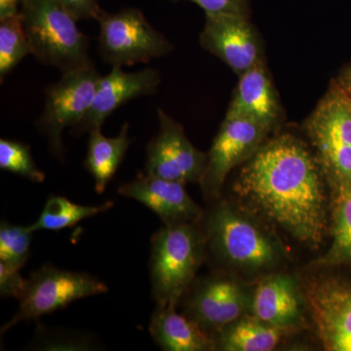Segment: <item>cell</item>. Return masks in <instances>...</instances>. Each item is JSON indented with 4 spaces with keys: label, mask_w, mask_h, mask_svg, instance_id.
<instances>
[{
    "label": "cell",
    "mask_w": 351,
    "mask_h": 351,
    "mask_svg": "<svg viewBox=\"0 0 351 351\" xmlns=\"http://www.w3.org/2000/svg\"><path fill=\"white\" fill-rule=\"evenodd\" d=\"M319 161L299 138L282 135L249 159L234 191L252 211L292 239L318 248L327 228V196Z\"/></svg>",
    "instance_id": "obj_1"
},
{
    "label": "cell",
    "mask_w": 351,
    "mask_h": 351,
    "mask_svg": "<svg viewBox=\"0 0 351 351\" xmlns=\"http://www.w3.org/2000/svg\"><path fill=\"white\" fill-rule=\"evenodd\" d=\"M20 14L39 63L62 73L93 66L87 36L58 0H21Z\"/></svg>",
    "instance_id": "obj_2"
},
{
    "label": "cell",
    "mask_w": 351,
    "mask_h": 351,
    "mask_svg": "<svg viewBox=\"0 0 351 351\" xmlns=\"http://www.w3.org/2000/svg\"><path fill=\"white\" fill-rule=\"evenodd\" d=\"M206 237L195 223L164 226L152 239V297L176 306L193 284L205 257Z\"/></svg>",
    "instance_id": "obj_3"
},
{
    "label": "cell",
    "mask_w": 351,
    "mask_h": 351,
    "mask_svg": "<svg viewBox=\"0 0 351 351\" xmlns=\"http://www.w3.org/2000/svg\"><path fill=\"white\" fill-rule=\"evenodd\" d=\"M206 230L215 255L232 267L258 272L282 262L285 252L278 239L230 205H219L212 212Z\"/></svg>",
    "instance_id": "obj_4"
},
{
    "label": "cell",
    "mask_w": 351,
    "mask_h": 351,
    "mask_svg": "<svg viewBox=\"0 0 351 351\" xmlns=\"http://www.w3.org/2000/svg\"><path fill=\"white\" fill-rule=\"evenodd\" d=\"M99 23V52L112 66L149 63L172 52V43L156 31L137 8L101 12Z\"/></svg>",
    "instance_id": "obj_5"
},
{
    "label": "cell",
    "mask_w": 351,
    "mask_h": 351,
    "mask_svg": "<svg viewBox=\"0 0 351 351\" xmlns=\"http://www.w3.org/2000/svg\"><path fill=\"white\" fill-rule=\"evenodd\" d=\"M101 76L93 64L62 73L60 80L44 90V108L36 126L47 141L51 154L60 160L64 157V131L75 128L84 119Z\"/></svg>",
    "instance_id": "obj_6"
},
{
    "label": "cell",
    "mask_w": 351,
    "mask_h": 351,
    "mask_svg": "<svg viewBox=\"0 0 351 351\" xmlns=\"http://www.w3.org/2000/svg\"><path fill=\"white\" fill-rule=\"evenodd\" d=\"M108 286L86 272H73L44 265L27 279L20 306L12 319L1 328V334L21 321L36 320L45 314L63 309L71 302L105 294Z\"/></svg>",
    "instance_id": "obj_7"
},
{
    "label": "cell",
    "mask_w": 351,
    "mask_h": 351,
    "mask_svg": "<svg viewBox=\"0 0 351 351\" xmlns=\"http://www.w3.org/2000/svg\"><path fill=\"white\" fill-rule=\"evenodd\" d=\"M158 132L147 147L145 173L170 181L201 182L207 154L196 149L184 128L163 110H157Z\"/></svg>",
    "instance_id": "obj_8"
},
{
    "label": "cell",
    "mask_w": 351,
    "mask_h": 351,
    "mask_svg": "<svg viewBox=\"0 0 351 351\" xmlns=\"http://www.w3.org/2000/svg\"><path fill=\"white\" fill-rule=\"evenodd\" d=\"M302 291L323 348L351 351V282L332 277L313 279Z\"/></svg>",
    "instance_id": "obj_9"
},
{
    "label": "cell",
    "mask_w": 351,
    "mask_h": 351,
    "mask_svg": "<svg viewBox=\"0 0 351 351\" xmlns=\"http://www.w3.org/2000/svg\"><path fill=\"white\" fill-rule=\"evenodd\" d=\"M267 133L248 117L226 114L207 154L206 169L200 182L205 195L218 196L230 171L258 151Z\"/></svg>",
    "instance_id": "obj_10"
},
{
    "label": "cell",
    "mask_w": 351,
    "mask_h": 351,
    "mask_svg": "<svg viewBox=\"0 0 351 351\" xmlns=\"http://www.w3.org/2000/svg\"><path fill=\"white\" fill-rule=\"evenodd\" d=\"M200 45L241 75L263 62L260 36L248 18L205 15Z\"/></svg>",
    "instance_id": "obj_11"
},
{
    "label": "cell",
    "mask_w": 351,
    "mask_h": 351,
    "mask_svg": "<svg viewBox=\"0 0 351 351\" xmlns=\"http://www.w3.org/2000/svg\"><path fill=\"white\" fill-rule=\"evenodd\" d=\"M160 83V73L156 69L127 73L119 66H113L108 75L101 76L91 108L80 123L71 129V133L82 135L101 129L115 110L135 99L156 94Z\"/></svg>",
    "instance_id": "obj_12"
},
{
    "label": "cell",
    "mask_w": 351,
    "mask_h": 351,
    "mask_svg": "<svg viewBox=\"0 0 351 351\" xmlns=\"http://www.w3.org/2000/svg\"><path fill=\"white\" fill-rule=\"evenodd\" d=\"M250 291L235 279L212 276L198 281L189 295V318L204 331H219L250 311Z\"/></svg>",
    "instance_id": "obj_13"
},
{
    "label": "cell",
    "mask_w": 351,
    "mask_h": 351,
    "mask_svg": "<svg viewBox=\"0 0 351 351\" xmlns=\"http://www.w3.org/2000/svg\"><path fill=\"white\" fill-rule=\"evenodd\" d=\"M117 191L149 208L164 226L196 223L203 216L202 209L186 193L182 182L144 173L120 186Z\"/></svg>",
    "instance_id": "obj_14"
},
{
    "label": "cell",
    "mask_w": 351,
    "mask_h": 351,
    "mask_svg": "<svg viewBox=\"0 0 351 351\" xmlns=\"http://www.w3.org/2000/svg\"><path fill=\"white\" fill-rule=\"evenodd\" d=\"M306 311L302 286L290 274L267 276L252 292L249 314L274 326L295 331L304 322Z\"/></svg>",
    "instance_id": "obj_15"
},
{
    "label": "cell",
    "mask_w": 351,
    "mask_h": 351,
    "mask_svg": "<svg viewBox=\"0 0 351 351\" xmlns=\"http://www.w3.org/2000/svg\"><path fill=\"white\" fill-rule=\"evenodd\" d=\"M239 77L226 114L248 117L269 132L280 119L281 108L263 61Z\"/></svg>",
    "instance_id": "obj_16"
},
{
    "label": "cell",
    "mask_w": 351,
    "mask_h": 351,
    "mask_svg": "<svg viewBox=\"0 0 351 351\" xmlns=\"http://www.w3.org/2000/svg\"><path fill=\"white\" fill-rule=\"evenodd\" d=\"M306 129L318 152L351 145V99L343 88H330L307 120Z\"/></svg>",
    "instance_id": "obj_17"
},
{
    "label": "cell",
    "mask_w": 351,
    "mask_h": 351,
    "mask_svg": "<svg viewBox=\"0 0 351 351\" xmlns=\"http://www.w3.org/2000/svg\"><path fill=\"white\" fill-rule=\"evenodd\" d=\"M175 307L157 304L152 314L149 332L156 345L167 351L216 350L214 339L195 321L178 313Z\"/></svg>",
    "instance_id": "obj_18"
},
{
    "label": "cell",
    "mask_w": 351,
    "mask_h": 351,
    "mask_svg": "<svg viewBox=\"0 0 351 351\" xmlns=\"http://www.w3.org/2000/svg\"><path fill=\"white\" fill-rule=\"evenodd\" d=\"M129 129L130 124L124 123L119 135L113 138L104 136L101 129L90 132L84 166L93 177L97 193L106 191L123 161L132 144Z\"/></svg>",
    "instance_id": "obj_19"
},
{
    "label": "cell",
    "mask_w": 351,
    "mask_h": 351,
    "mask_svg": "<svg viewBox=\"0 0 351 351\" xmlns=\"http://www.w3.org/2000/svg\"><path fill=\"white\" fill-rule=\"evenodd\" d=\"M294 332L263 322L251 314L219 330L215 346L225 351H271L286 335Z\"/></svg>",
    "instance_id": "obj_20"
},
{
    "label": "cell",
    "mask_w": 351,
    "mask_h": 351,
    "mask_svg": "<svg viewBox=\"0 0 351 351\" xmlns=\"http://www.w3.org/2000/svg\"><path fill=\"white\" fill-rule=\"evenodd\" d=\"M337 195L332 208V244L317 267L351 263V181H336Z\"/></svg>",
    "instance_id": "obj_21"
},
{
    "label": "cell",
    "mask_w": 351,
    "mask_h": 351,
    "mask_svg": "<svg viewBox=\"0 0 351 351\" xmlns=\"http://www.w3.org/2000/svg\"><path fill=\"white\" fill-rule=\"evenodd\" d=\"M112 207V201H107L101 205L86 206L76 204L62 196L51 195L38 219L29 226L32 232L38 230L60 232L77 225L83 219L104 213Z\"/></svg>",
    "instance_id": "obj_22"
},
{
    "label": "cell",
    "mask_w": 351,
    "mask_h": 351,
    "mask_svg": "<svg viewBox=\"0 0 351 351\" xmlns=\"http://www.w3.org/2000/svg\"><path fill=\"white\" fill-rule=\"evenodd\" d=\"M32 55L31 45L25 34L21 14L0 20V80Z\"/></svg>",
    "instance_id": "obj_23"
},
{
    "label": "cell",
    "mask_w": 351,
    "mask_h": 351,
    "mask_svg": "<svg viewBox=\"0 0 351 351\" xmlns=\"http://www.w3.org/2000/svg\"><path fill=\"white\" fill-rule=\"evenodd\" d=\"M0 169L21 176L32 182L45 181V173L39 169L34 162L29 145L18 141L0 140Z\"/></svg>",
    "instance_id": "obj_24"
},
{
    "label": "cell",
    "mask_w": 351,
    "mask_h": 351,
    "mask_svg": "<svg viewBox=\"0 0 351 351\" xmlns=\"http://www.w3.org/2000/svg\"><path fill=\"white\" fill-rule=\"evenodd\" d=\"M32 232L29 226L2 221L0 225V261L22 269L29 257Z\"/></svg>",
    "instance_id": "obj_25"
},
{
    "label": "cell",
    "mask_w": 351,
    "mask_h": 351,
    "mask_svg": "<svg viewBox=\"0 0 351 351\" xmlns=\"http://www.w3.org/2000/svg\"><path fill=\"white\" fill-rule=\"evenodd\" d=\"M204 10L205 15H232L249 18V0H186Z\"/></svg>",
    "instance_id": "obj_26"
},
{
    "label": "cell",
    "mask_w": 351,
    "mask_h": 351,
    "mask_svg": "<svg viewBox=\"0 0 351 351\" xmlns=\"http://www.w3.org/2000/svg\"><path fill=\"white\" fill-rule=\"evenodd\" d=\"M39 346L44 350H89L93 345L89 339L75 335L41 332Z\"/></svg>",
    "instance_id": "obj_27"
},
{
    "label": "cell",
    "mask_w": 351,
    "mask_h": 351,
    "mask_svg": "<svg viewBox=\"0 0 351 351\" xmlns=\"http://www.w3.org/2000/svg\"><path fill=\"white\" fill-rule=\"evenodd\" d=\"M19 267L0 261V295L20 300L24 294L27 279L21 276Z\"/></svg>",
    "instance_id": "obj_28"
},
{
    "label": "cell",
    "mask_w": 351,
    "mask_h": 351,
    "mask_svg": "<svg viewBox=\"0 0 351 351\" xmlns=\"http://www.w3.org/2000/svg\"><path fill=\"white\" fill-rule=\"evenodd\" d=\"M58 1L76 21L98 20L104 11L99 0H58Z\"/></svg>",
    "instance_id": "obj_29"
},
{
    "label": "cell",
    "mask_w": 351,
    "mask_h": 351,
    "mask_svg": "<svg viewBox=\"0 0 351 351\" xmlns=\"http://www.w3.org/2000/svg\"><path fill=\"white\" fill-rule=\"evenodd\" d=\"M21 0H0V20L20 14Z\"/></svg>",
    "instance_id": "obj_30"
},
{
    "label": "cell",
    "mask_w": 351,
    "mask_h": 351,
    "mask_svg": "<svg viewBox=\"0 0 351 351\" xmlns=\"http://www.w3.org/2000/svg\"><path fill=\"white\" fill-rule=\"evenodd\" d=\"M339 85L343 88V91L351 99V68L346 69L345 73L341 75Z\"/></svg>",
    "instance_id": "obj_31"
}]
</instances>
